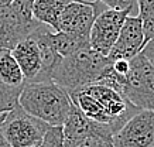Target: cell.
Returning a JSON list of instances; mask_svg holds the SVG:
<instances>
[{
    "label": "cell",
    "instance_id": "cell-1",
    "mask_svg": "<svg viewBox=\"0 0 154 147\" xmlns=\"http://www.w3.org/2000/svg\"><path fill=\"white\" fill-rule=\"evenodd\" d=\"M71 102L88 119L112 127L115 133L139 112L125 95L102 84H92L68 93Z\"/></svg>",
    "mask_w": 154,
    "mask_h": 147
},
{
    "label": "cell",
    "instance_id": "cell-2",
    "mask_svg": "<svg viewBox=\"0 0 154 147\" xmlns=\"http://www.w3.org/2000/svg\"><path fill=\"white\" fill-rule=\"evenodd\" d=\"M52 31L48 26L40 24L10 51L23 72L26 84L51 81L52 71L61 60L52 48Z\"/></svg>",
    "mask_w": 154,
    "mask_h": 147
},
{
    "label": "cell",
    "instance_id": "cell-3",
    "mask_svg": "<svg viewBox=\"0 0 154 147\" xmlns=\"http://www.w3.org/2000/svg\"><path fill=\"white\" fill-rule=\"evenodd\" d=\"M19 106L48 126H62L72 106L65 89L55 82L24 84L19 96Z\"/></svg>",
    "mask_w": 154,
    "mask_h": 147
},
{
    "label": "cell",
    "instance_id": "cell-4",
    "mask_svg": "<svg viewBox=\"0 0 154 147\" xmlns=\"http://www.w3.org/2000/svg\"><path fill=\"white\" fill-rule=\"evenodd\" d=\"M107 64L109 61L106 57L86 45L68 57L61 58L52 71L51 81L69 93L79 88L96 84Z\"/></svg>",
    "mask_w": 154,
    "mask_h": 147
},
{
    "label": "cell",
    "instance_id": "cell-5",
    "mask_svg": "<svg viewBox=\"0 0 154 147\" xmlns=\"http://www.w3.org/2000/svg\"><path fill=\"white\" fill-rule=\"evenodd\" d=\"M122 93L139 110L154 112V66L143 54H137L130 61Z\"/></svg>",
    "mask_w": 154,
    "mask_h": 147
},
{
    "label": "cell",
    "instance_id": "cell-6",
    "mask_svg": "<svg viewBox=\"0 0 154 147\" xmlns=\"http://www.w3.org/2000/svg\"><path fill=\"white\" fill-rule=\"evenodd\" d=\"M47 129V123L17 106L5 115L0 123V134L11 147H31L42 142Z\"/></svg>",
    "mask_w": 154,
    "mask_h": 147
},
{
    "label": "cell",
    "instance_id": "cell-7",
    "mask_svg": "<svg viewBox=\"0 0 154 147\" xmlns=\"http://www.w3.org/2000/svg\"><path fill=\"white\" fill-rule=\"evenodd\" d=\"M113 147H154V112L139 110L112 139Z\"/></svg>",
    "mask_w": 154,
    "mask_h": 147
},
{
    "label": "cell",
    "instance_id": "cell-8",
    "mask_svg": "<svg viewBox=\"0 0 154 147\" xmlns=\"http://www.w3.org/2000/svg\"><path fill=\"white\" fill-rule=\"evenodd\" d=\"M125 19L126 14L116 10L105 9L98 13L89 31V47L106 57L116 43Z\"/></svg>",
    "mask_w": 154,
    "mask_h": 147
},
{
    "label": "cell",
    "instance_id": "cell-9",
    "mask_svg": "<svg viewBox=\"0 0 154 147\" xmlns=\"http://www.w3.org/2000/svg\"><path fill=\"white\" fill-rule=\"evenodd\" d=\"M105 9L106 7H95L72 0L64 7L61 13L58 31L89 40V31L95 21V17Z\"/></svg>",
    "mask_w": 154,
    "mask_h": 147
},
{
    "label": "cell",
    "instance_id": "cell-10",
    "mask_svg": "<svg viewBox=\"0 0 154 147\" xmlns=\"http://www.w3.org/2000/svg\"><path fill=\"white\" fill-rule=\"evenodd\" d=\"M41 23L26 20L11 7V5H0V50L11 51L17 44L27 38Z\"/></svg>",
    "mask_w": 154,
    "mask_h": 147
},
{
    "label": "cell",
    "instance_id": "cell-11",
    "mask_svg": "<svg viewBox=\"0 0 154 147\" xmlns=\"http://www.w3.org/2000/svg\"><path fill=\"white\" fill-rule=\"evenodd\" d=\"M143 47H144V35L140 19L137 16H126L116 43L106 55V58L107 61H115V60L131 61L137 54H140Z\"/></svg>",
    "mask_w": 154,
    "mask_h": 147
},
{
    "label": "cell",
    "instance_id": "cell-12",
    "mask_svg": "<svg viewBox=\"0 0 154 147\" xmlns=\"http://www.w3.org/2000/svg\"><path fill=\"white\" fill-rule=\"evenodd\" d=\"M69 2L72 0H34L31 7L33 19L44 26H48L57 33L60 16Z\"/></svg>",
    "mask_w": 154,
    "mask_h": 147
},
{
    "label": "cell",
    "instance_id": "cell-13",
    "mask_svg": "<svg viewBox=\"0 0 154 147\" xmlns=\"http://www.w3.org/2000/svg\"><path fill=\"white\" fill-rule=\"evenodd\" d=\"M0 81L13 88H23L26 84L23 72L9 50H0Z\"/></svg>",
    "mask_w": 154,
    "mask_h": 147
},
{
    "label": "cell",
    "instance_id": "cell-14",
    "mask_svg": "<svg viewBox=\"0 0 154 147\" xmlns=\"http://www.w3.org/2000/svg\"><path fill=\"white\" fill-rule=\"evenodd\" d=\"M51 44H52L54 51H55L61 58L68 57V55L76 52L78 50H81V48L89 45L88 40L76 37V35H71V34L61 33V31H57V33L52 31Z\"/></svg>",
    "mask_w": 154,
    "mask_h": 147
},
{
    "label": "cell",
    "instance_id": "cell-15",
    "mask_svg": "<svg viewBox=\"0 0 154 147\" xmlns=\"http://www.w3.org/2000/svg\"><path fill=\"white\" fill-rule=\"evenodd\" d=\"M137 17L141 21L146 44L149 40L154 38V0H137Z\"/></svg>",
    "mask_w": 154,
    "mask_h": 147
},
{
    "label": "cell",
    "instance_id": "cell-16",
    "mask_svg": "<svg viewBox=\"0 0 154 147\" xmlns=\"http://www.w3.org/2000/svg\"><path fill=\"white\" fill-rule=\"evenodd\" d=\"M112 139L102 134H86L75 139H64V147H113Z\"/></svg>",
    "mask_w": 154,
    "mask_h": 147
},
{
    "label": "cell",
    "instance_id": "cell-17",
    "mask_svg": "<svg viewBox=\"0 0 154 147\" xmlns=\"http://www.w3.org/2000/svg\"><path fill=\"white\" fill-rule=\"evenodd\" d=\"M23 88H13L0 81V115L19 106V96Z\"/></svg>",
    "mask_w": 154,
    "mask_h": 147
},
{
    "label": "cell",
    "instance_id": "cell-18",
    "mask_svg": "<svg viewBox=\"0 0 154 147\" xmlns=\"http://www.w3.org/2000/svg\"><path fill=\"white\" fill-rule=\"evenodd\" d=\"M106 9L122 11L126 16H137L139 7H137V0H100Z\"/></svg>",
    "mask_w": 154,
    "mask_h": 147
},
{
    "label": "cell",
    "instance_id": "cell-19",
    "mask_svg": "<svg viewBox=\"0 0 154 147\" xmlns=\"http://www.w3.org/2000/svg\"><path fill=\"white\" fill-rule=\"evenodd\" d=\"M45 147H64V130L62 126H48L42 137Z\"/></svg>",
    "mask_w": 154,
    "mask_h": 147
},
{
    "label": "cell",
    "instance_id": "cell-20",
    "mask_svg": "<svg viewBox=\"0 0 154 147\" xmlns=\"http://www.w3.org/2000/svg\"><path fill=\"white\" fill-rule=\"evenodd\" d=\"M140 54H143V55L147 58V61L154 66V38L149 40V41L144 44V47H143V50L140 51Z\"/></svg>",
    "mask_w": 154,
    "mask_h": 147
},
{
    "label": "cell",
    "instance_id": "cell-21",
    "mask_svg": "<svg viewBox=\"0 0 154 147\" xmlns=\"http://www.w3.org/2000/svg\"><path fill=\"white\" fill-rule=\"evenodd\" d=\"M75 2H79V3H85V5L95 6V7H105V6L100 3V0H75Z\"/></svg>",
    "mask_w": 154,
    "mask_h": 147
},
{
    "label": "cell",
    "instance_id": "cell-22",
    "mask_svg": "<svg viewBox=\"0 0 154 147\" xmlns=\"http://www.w3.org/2000/svg\"><path fill=\"white\" fill-rule=\"evenodd\" d=\"M0 147H11L9 143H7V140H6L2 134H0Z\"/></svg>",
    "mask_w": 154,
    "mask_h": 147
},
{
    "label": "cell",
    "instance_id": "cell-23",
    "mask_svg": "<svg viewBox=\"0 0 154 147\" xmlns=\"http://www.w3.org/2000/svg\"><path fill=\"white\" fill-rule=\"evenodd\" d=\"M11 2H13V0H0V5H9Z\"/></svg>",
    "mask_w": 154,
    "mask_h": 147
},
{
    "label": "cell",
    "instance_id": "cell-24",
    "mask_svg": "<svg viewBox=\"0 0 154 147\" xmlns=\"http://www.w3.org/2000/svg\"><path fill=\"white\" fill-rule=\"evenodd\" d=\"M31 147H45V146H44V143H38V144H35V146H31Z\"/></svg>",
    "mask_w": 154,
    "mask_h": 147
},
{
    "label": "cell",
    "instance_id": "cell-25",
    "mask_svg": "<svg viewBox=\"0 0 154 147\" xmlns=\"http://www.w3.org/2000/svg\"><path fill=\"white\" fill-rule=\"evenodd\" d=\"M5 115H6V113H2V115H0V123L3 122V119H5Z\"/></svg>",
    "mask_w": 154,
    "mask_h": 147
}]
</instances>
